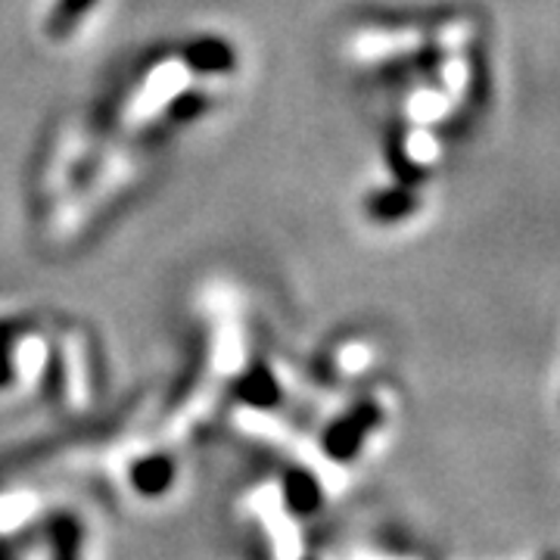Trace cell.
Wrapping results in <instances>:
<instances>
[{"label":"cell","instance_id":"cell-2","mask_svg":"<svg viewBox=\"0 0 560 560\" xmlns=\"http://www.w3.org/2000/svg\"><path fill=\"white\" fill-rule=\"evenodd\" d=\"M283 495H287V504H290V511H293L296 517L315 514L320 508V499H324V495H320L318 480H315L312 474H305V470H293V474L287 477Z\"/></svg>","mask_w":560,"mask_h":560},{"label":"cell","instance_id":"cell-1","mask_svg":"<svg viewBox=\"0 0 560 560\" xmlns=\"http://www.w3.org/2000/svg\"><path fill=\"white\" fill-rule=\"evenodd\" d=\"M377 420H381L377 408H361L359 415H352L346 423H340V427H334V430H330V436H327V452H330L337 460L352 458V455L359 452L364 433H368Z\"/></svg>","mask_w":560,"mask_h":560},{"label":"cell","instance_id":"cell-4","mask_svg":"<svg viewBox=\"0 0 560 560\" xmlns=\"http://www.w3.org/2000/svg\"><path fill=\"white\" fill-rule=\"evenodd\" d=\"M50 529L57 560H79V523H72V517H57Z\"/></svg>","mask_w":560,"mask_h":560},{"label":"cell","instance_id":"cell-3","mask_svg":"<svg viewBox=\"0 0 560 560\" xmlns=\"http://www.w3.org/2000/svg\"><path fill=\"white\" fill-rule=\"evenodd\" d=\"M175 480V464L168 458H147L131 470V482L140 495H162Z\"/></svg>","mask_w":560,"mask_h":560}]
</instances>
